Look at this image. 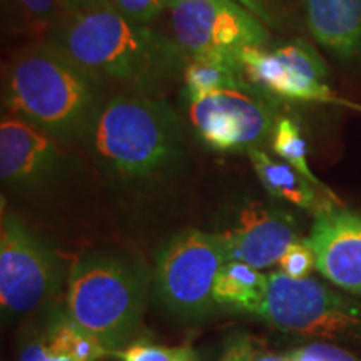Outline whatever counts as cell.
<instances>
[{
	"label": "cell",
	"instance_id": "28",
	"mask_svg": "<svg viewBox=\"0 0 361 361\" xmlns=\"http://www.w3.org/2000/svg\"><path fill=\"white\" fill-rule=\"evenodd\" d=\"M255 361H295L291 355H273V353H263L256 355Z\"/></svg>",
	"mask_w": 361,
	"mask_h": 361
},
{
	"label": "cell",
	"instance_id": "3",
	"mask_svg": "<svg viewBox=\"0 0 361 361\" xmlns=\"http://www.w3.org/2000/svg\"><path fill=\"white\" fill-rule=\"evenodd\" d=\"M80 146L104 178L141 186L179 168L184 129L162 97L121 92L107 99Z\"/></svg>",
	"mask_w": 361,
	"mask_h": 361
},
{
	"label": "cell",
	"instance_id": "1",
	"mask_svg": "<svg viewBox=\"0 0 361 361\" xmlns=\"http://www.w3.org/2000/svg\"><path fill=\"white\" fill-rule=\"evenodd\" d=\"M47 40L106 85L156 96L183 78L189 56L173 37L121 16L109 4L67 13Z\"/></svg>",
	"mask_w": 361,
	"mask_h": 361
},
{
	"label": "cell",
	"instance_id": "9",
	"mask_svg": "<svg viewBox=\"0 0 361 361\" xmlns=\"http://www.w3.org/2000/svg\"><path fill=\"white\" fill-rule=\"evenodd\" d=\"M188 121L207 149L247 152L269 142L279 119L276 101L259 89H226L186 102Z\"/></svg>",
	"mask_w": 361,
	"mask_h": 361
},
{
	"label": "cell",
	"instance_id": "10",
	"mask_svg": "<svg viewBox=\"0 0 361 361\" xmlns=\"http://www.w3.org/2000/svg\"><path fill=\"white\" fill-rule=\"evenodd\" d=\"M171 37L189 57L268 45V25L236 0H171Z\"/></svg>",
	"mask_w": 361,
	"mask_h": 361
},
{
	"label": "cell",
	"instance_id": "13",
	"mask_svg": "<svg viewBox=\"0 0 361 361\" xmlns=\"http://www.w3.org/2000/svg\"><path fill=\"white\" fill-rule=\"evenodd\" d=\"M226 261H239L264 269L278 264L284 251L298 241L293 221L281 211L261 202H247L239 211L238 223L219 233Z\"/></svg>",
	"mask_w": 361,
	"mask_h": 361
},
{
	"label": "cell",
	"instance_id": "18",
	"mask_svg": "<svg viewBox=\"0 0 361 361\" xmlns=\"http://www.w3.org/2000/svg\"><path fill=\"white\" fill-rule=\"evenodd\" d=\"M268 291V274L239 261L221 268L213 288L216 305L258 316Z\"/></svg>",
	"mask_w": 361,
	"mask_h": 361
},
{
	"label": "cell",
	"instance_id": "21",
	"mask_svg": "<svg viewBox=\"0 0 361 361\" xmlns=\"http://www.w3.org/2000/svg\"><path fill=\"white\" fill-rule=\"evenodd\" d=\"M194 356L192 350L188 346H161L154 343L135 341L124 348L111 353V358L117 361H183Z\"/></svg>",
	"mask_w": 361,
	"mask_h": 361
},
{
	"label": "cell",
	"instance_id": "25",
	"mask_svg": "<svg viewBox=\"0 0 361 361\" xmlns=\"http://www.w3.org/2000/svg\"><path fill=\"white\" fill-rule=\"evenodd\" d=\"M256 348L246 335H236L228 341L219 361H255Z\"/></svg>",
	"mask_w": 361,
	"mask_h": 361
},
{
	"label": "cell",
	"instance_id": "4",
	"mask_svg": "<svg viewBox=\"0 0 361 361\" xmlns=\"http://www.w3.org/2000/svg\"><path fill=\"white\" fill-rule=\"evenodd\" d=\"M149 286L142 261L124 252H85L69 269L64 306L112 353L130 345L141 329Z\"/></svg>",
	"mask_w": 361,
	"mask_h": 361
},
{
	"label": "cell",
	"instance_id": "20",
	"mask_svg": "<svg viewBox=\"0 0 361 361\" xmlns=\"http://www.w3.org/2000/svg\"><path fill=\"white\" fill-rule=\"evenodd\" d=\"M12 4L22 25L40 39H47L69 13L61 0H12Z\"/></svg>",
	"mask_w": 361,
	"mask_h": 361
},
{
	"label": "cell",
	"instance_id": "16",
	"mask_svg": "<svg viewBox=\"0 0 361 361\" xmlns=\"http://www.w3.org/2000/svg\"><path fill=\"white\" fill-rule=\"evenodd\" d=\"M246 154L263 188L276 200L290 202L314 216L329 209L331 206L341 204L340 197L335 192L314 186L291 164L279 157L269 156L261 147L250 149Z\"/></svg>",
	"mask_w": 361,
	"mask_h": 361
},
{
	"label": "cell",
	"instance_id": "24",
	"mask_svg": "<svg viewBox=\"0 0 361 361\" xmlns=\"http://www.w3.org/2000/svg\"><path fill=\"white\" fill-rule=\"evenodd\" d=\"M295 361H360L348 351L328 345V343H314L305 348H300L291 353Z\"/></svg>",
	"mask_w": 361,
	"mask_h": 361
},
{
	"label": "cell",
	"instance_id": "17",
	"mask_svg": "<svg viewBox=\"0 0 361 361\" xmlns=\"http://www.w3.org/2000/svg\"><path fill=\"white\" fill-rule=\"evenodd\" d=\"M184 102L196 101L226 89H251L238 54L213 52L188 59L183 71Z\"/></svg>",
	"mask_w": 361,
	"mask_h": 361
},
{
	"label": "cell",
	"instance_id": "22",
	"mask_svg": "<svg viewBox=\"0 0 361 361\" xmlns=\"http://www.w3.org/2000/svg\"><path fill=\"white\" fill-rule=\"evenodd\" d=\"M279 271L293 279H305L316 268L314 255L306 241H298L284 251L279 259Z\"/></svg>",
	"mask_w": 361,
	"mask_h": 361
},
{
	"label": "cell",
	"instance_id": "7",
	"mask_svg": "<svg viewBox=\"0 0 361 361\" xmlns=\"http://www.w3.org/2000/svg\"><path fill=\"white\" fill-rule=\"evenodd\" d=\"M226 263L219 234L186 229L176 234L157 256L156 295L180 322L206 318L216 305L213 288Z\"/></svg>",
	"mask_w": 361,
	"mask_h": 361
},
{
	"label": "cell",
	"instance_id": "27",
	"mask_svg": "<svg viewBox=\"0 0 361 361\" xmlns=\"http://www.w3.org/2000/svg\"><path fill=\"white\" fill-rule=\"evenodd\" d=\"M61 2L69 13L89 11V8H94V7H99V6H104V4H107L106 0H61Z\"/></svg>",
	"mask_w": 361,
	"mask_h": 361
},
{
	"label": "cell",
	"instance_id": "15",
	"mask_svg": "<svg viewBox=\"0 0 361 361\" xmlns=\"http://www.w3.org/2000/svg\"><path fill=\"white\" fill-rule=\"evenodd\" d=\"M311 37L341 61L361 56V0H303Z\"/></svg>",
	"mask_w": 361,
	"mask_h": 361
},
{
	"label": "cell",
	"instance_id": "11",
	"mask_svg": "<svg viewBox=\"0 0 361 361\" xmlns=\"http://www.w3.org/2000/svg\"><path fill=\"white\" fill-rule=\"evenodd\" d=\"M66 151L52 135L20 117L2 116L0 123V178L4 188L35 192L61 179Z\"/></svg>",
	"mask_w": 361,
	"mask_h": 361
},
{
	"label": "cell",
	"instance_id": "6",
	"mask_svg": "<svg viewBox=\"0 0 361 361\" xmlns=\"http://www.w3.org/2000/svg\"><path fill=\"white\" fill-rule=\"evenodd\" d=\"M284 333L316 338H361V303L311 278L268 274V291L258 313Z\"/></svg>",
	"mask_w": 361,
	"mask_h": 361
},
{
	"label": "cell",
	"instance_id": "14",
	"mask_svg": "<svg viewBox=\"0 0 361 361\" xmlns=\"http://www.w3.org/2000/svg\"><path fill=\"white\" fill-rule=\"evenodd\" d=\"M111 351L79 326L66 306H51L22 343L17 361H106Z\"/></svg>",
	"mask_w": 361,
	"mask_h": 361
},
{
	"label": "cell",
	"instance_id": "8",
	"mask_svg": "<svg viewBox=\"0 0 361 361\" xmlns=\"http://www.w3.org/2000/svg\"><path fill=\"white\" fill-rule=\"evenodd\" d=\"M238 56L247 82L274 101L335 104L361 112L360 104L329 87L326 62L308 40L296 39L278 47L250 45Z\"/></svg>",
	"mask_w": 361,
	"mask_h": 361
},
{
	"label": "cell",
	"instance_id": "26",
	"mask_svg": "<svg viewBox=\"0 0 361 361\" xmlns=\"http://www.w3.org/2000/svg\"><path fill=\"white\" fill-rule=\"evenodd\" d=\"M236 2L245 6L256 17H259L268 27H278L276 12L273 11V6H271L269 0H236Z\"/></svg>",
	"mask_w": 361,
	"mask_h": 361
},
{
	"label": "cell",
	"instance_id": "2",
	"mask_svg": "<svg viewBox=\"0 0 361 361\" xmlns=\"http://www.w3.org/2000/svg\"><path fill=\"white\" fill-rule=\"evenodd\" d=\"M107 85L47 39L20 49L4 78V106L62 146H80L104 104Z\"/></svg>",
	"mask_w": 361,
	"mask_h": 361
},
{
	"label": "cell",
	"instance_id": "23",
	"mask_svg": "<svg viewBox=\"0 0 361 361\" xmlns=\"http://www.w3.org/2000/svg\"><path fill=\"white\" fill-rule=\"evenodd\" d=\"M109 6L137 24H149L169 7L171 0H106Z\"/></svg>",
	"mask_w": 361,
	"mask_h": 361
},
{
	"label": "cell",
	"instance_id": "19",
	"mask_svg": "<svg viewBox=\"0 0 361 361\" xmlns=\"http://www.w3.org/2000/svg\"><path fill=\"white\" fill-rule=\"evenodd\" d=\"M269 146L276 157L283 159L288 164H291L298 173H301L305 178H308L314 186L324 189V191H331L326 184H323L318 179V176L313 173V169L308 164V146L301 133L300 124L291 117H279L276 128L271 134Z\"/></svg>",
	"mask_w": 361,
	"mask_h": 361
},
{
	"label": "cell",
	"instance_id": "12",
	"mask_svg": "<svg viewBox=\"0 0 361 361\" xmlns=\"http://www.w3.org/2000/svg\"><path fill=\"white\" fill-rule=\"evenodd\" d=\"M314 255L316 269L341 290L361 296V216L343 204L314 216L305 239Z\"/></svg>",
	"mask_w": 361,
	"mask_h": 361
},
{
	"label": "cell",
	"instance_id": "29",
	"mask_svg": "<svg viewBox=\"0 0 361 361\" xmlns=\"http://www.w3.org/2000/svg\"><path fill=\"white\" fill-rule=\"evenodd\" d=\"M183 361H194V356H191V358H186V360H183Z\"/></svg>",
	"mask_w": 361,
	"mask_h": 361
},
{
	"label": "cell",
	"instance_id": "5",
	"mask_svg": "<svg viewBox=\"0 0 361 361\" xmlns=\"http://www.w3.org/2000/svg\"><path fill=\"white\" fill-rule=\"evenodd\" d=\"M69 278L64 263L34 229L2 209L0 221V305L4 318L51 306Z\"/></svg>",
	"mask_w": 361,
	"mask_h": 361
}]
</instances>
